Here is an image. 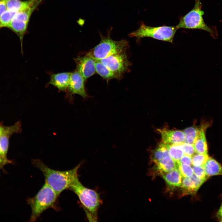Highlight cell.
<instances>
[{
    "mask_svg": "<svg viewBox=\"0 0 222 222\" xmlns=\"http://www.w3.org/2000/svg\"><path fill=\"white\" fill-rule=\"evenodd\" d=\"M217 215L218 217L221 218V220L222 219V204L217 213Z\"/></svg>",
    "mask_w": 222,
    "mask_h": 222,
    "instance_id": "4dcf8cb0",
    "label": "cell"
},
{
    "mask_svg": "<svg viewBox=\"0 0 222 222\" xmlns=\"http://www.w3.org/2000/svg\"><path fill=\"white\" fill-rule=\"evenodd\" d=\"M157 170L161 174L171 171L178 168V165L169 156H166L155 163Z\"/></svg>",
    "mask_w": 222,
    "mask_h": 222,
    "instance_id": "e0dca14e",
    "label": "cell"
},
{
    "mask_svg": "<svg viewBox=\"0 0 222 222\" xmlns=\"http://www.w3.org/2000/svg\"><path fill=\"white\" fill-rule=\"evenodd\" d=\"M32 163L42 172L45 182L58 196L64 190L68 189L74 180L79 177L78 170L81 166L80 163L72 169L60 171L49 168L40 159H32Z\"/></svg>",
    "mask_w": 222,
    "mask_h": 222,
    "instance_id": "6da1fadb",
    "label": "cell"
},
{
    "mask_svg": "<svg viewBox=\"0 0 222 222\" xmlns=\"http://www.w3.org/2000/svg\"><path fill=\"white\" fill-rule=\"evenodd\" d=\"M205 126H202L193 144L196 153L206 154L208 152V146L204 133Z\"/></svg>",
    "mask_w": 222,
    "mask_h": 222,
    "instance_id": "9a60e30c",
    "label": "cell"
},
{
    "mask_svg": "<svg viewBox=\"0 0 222 222\" xmlns=\"http://www.w3.org/2000/svg\"><path fill=\"white\" fill-rule=\"evenodd\" d=\"M96 72L104 79L107 80L113 79H118L117 76L103 64L99 60H96Z\"/></svg>",
    "mask_w": 222,
    "mask_h": 222,
    "instance_id": "ffe728a7",
    "label": "cell"
},
{
    "mask_svg": "<svg viewBox=\"0 0 222 222\" xmlns=\"http://www.w3.org/2000/svg\"><path fill=\"white\" fill-rule=\"evenodd\" d=\"M43 0H6L7 10L18 12L26 10Z\"/></svg>",
    "mask_w": 222,
    "mask_h": 222,
    "instance_id": "5bb4252c",
    "label": "cell"
},
{
    "mask_svg": "<svg viewBox=\"0 0 222 222\" xmlns=\"http://www.w3.org/2000/svg\"><path fill=\"white\" fill-rule=\"evenodd\" d=\"M169 155L168 151L165 144L163 142L160 143L153 151L151 159L156 163L165 157Z\"/></svg>",
    "mask_w": 222,
    "mask_h": 222,
    "instance_id": "7402d4cb",
    "label": "cell"
},
{
    "mask_svg": "<svg viewBox=\"0 0 222 222\" xmlns=\"http://www.w3.org/2000/svg\"><path fill=\"white\" fill-rule=\"evenodd\" d=\"M4 127L0 126V136L2 134V133L4 131Z\"/></svg>",
    "mask_w": 222,
    "mask_h": 222,
    "instance_id": "1f68e13d",
    "label": "cell"
},
{
    "mask_svg": "<svg viewBox=\"0 0 222 222\" xmlns=\"http://www.w3.org/2000/svg\"><path fill=\"white\" fill-rule=\"evenodd\" d=\"M58 196L45 182L35 196L27 200L32 211L29 221H36L44 211L54 207Z\"/></svg>",
    "mask_w": 222,
    "mask_h": 222,
    "instance_id": "277c9868",
    "label": "cell"
},
{
    "mask_svg": "<svg viewBox=\"0 0 222 222\" xmlns=\"http://www.w3.org/2000/svg\"><path fill=\"white\" fill-rule=\"evenodd\" d=\"M41 2H37L28 9L16 13L8 27L18 37L22 54L23 39L27 33L28 26L31 16Z\"/></svg>",
    "mask_w": 222,
    "mask_h": 222,
    "instance_id": "52a82bcc",
    "label": "cell"
},
{
    "mask_svg": "<svg viewBox=\"0 0 222 222\" xmlns=\"http://www.w3.org/2000/svg\"><path fill=\"white\" fill-rule=\"evenodd\" d=\"M194 174L201 179L208 178L203 166H195L192 167Z\"/></svg>",
    "mask_w": 222,
    "mask_h": 222,
    "instance_id": "83f0119b",
    "label": "cell"
},
{
    "mask_svg": "<svg viewBox=\"0 0 222 222\" xmlns=\"http://www.w3.org/2000/svg\"><path fill=\"white\" fill-rule=\"evenodd\" d=\"M178 168L182 177L183 178L190 177L193 175V169L189 165L185 164H179Z\"/></svg>",
    "mask_w": 222,
    "mask_h": 222,
    "instance_id": "484cf974",
    "label": "cell"
},
{
    "mask_svg": "<svg viewBox=\"0 0 222 222\" xmlns=\"http://www.w3.org/2000/svg\"><path fill=\"white\" fill-rule=\"evenodd\" d=\"M185 164L189 166L191 164V157L184 154L180 159L178 164Z\"/></svg>",
    "mask_w": 222,
    "mask_h": 222,
    "instance_id": "f1b7e54d",
    "label": "cell"
},
{
    "mask_svg": "<svg viewBox=\"0 0 222 222\" xmlns=\"http://www.w3.org/2000/svg\"><path fill=\"white\" fill-rule=\"evenodd\" d=\"M74 192L78 197L90 222H97L98 212L102 204L100 195L96 191L88 188L80 181L79 177L73 181L69 189Z\"/></svg>",
    "mask_w": 222,
    "mask_h": 222,
    "instance_id": "7a4b0ae2",
    "label": "cell"
},
{
    "mask_svg": "<svg viewBox=\"0 0 222 222\" xmlns=\"http://www.w3.org/2000/svg\"><path fill=\"white\" fill-rule=\"evenodd\" d=\"M0 156H2V157H3V156H2L1 154L0 153Z\"/></svg>",
    "mask_w": 222,
    "mask_h": 222,
    "instance_id": "d6a6232c",
    "label": "cell"
},
{
    "mask_svg": "<svg viewBox=\"0 0 222 222\" xmlns=\"http://www.w3.org/2000/svg\"><path fill=\"white\" fill-rule=\"evenodd\" d=\"M158 130L165 144H178L184 142L185 135L183 131L166 129H158Z\"/></svg>",
    "mask_w": 222,
    "mask_h": 222,
    "instance_id": "7c38bea8",
    "label": "cell"
},
{
    "mask_svg": "<svg viewBox=\"0 0 222 222\" xmlns=\"http://www.w3.org/2000/svg\"><path fill=\"white\" fill-rule=\"evenodd\" d=\"M178 29L175 26H163L154 27L147 26L143 22L140 27L130 33V37H136L138 40L145 37H150L156 39L172 43L175 33Z\"/></svg>",
    "mask_w": 222,
    "mask_h": 222,
    "instance_id": "8992f818",
    "label": "cell"
},
{
    "mask_svg": "<svg viewBox=\"0 0 222 222\" xmlns=\"http://www.w3.org/2000/svg\"><path fill=\"white\" fill-rule=\"evenodd\" d=\"M71 72H63L51 74L48 83L56 87L60 91L65 92L68 86Z\"/></svg>",
    "mask_w": 222,
    "mask_h": 222,
    "instance_id": "4fadbf2b",
    "label": "cell"
},
{
    "mask_svg": "<svg viewBox=\"0 0 222 222\" xmlns=\"http://www.w3.org/2000/svg\"><path fill=\"white\" fill-rule=\"evenodd\" d=\"M165 145L169 156L178 165L180 159L184 155V153L181 148L178 144H165Z\"/></svg>",
    "mask_w": 222,
    "mask_h": 222,
    "instance_id": "44dd1931",
    "label": "cell"
},
{
    "mask_svg": "<svg viewBox=\"0 0 222 222\" xmlns=\"http://www.w3.org/2000/svg\"><path fill=\"white\" fill-rule=\"evenodd\" d=\"M208 177L216 175H222V166L215 159L208 157L203 166Z\"/></svg>",
    "mask_w": 222,
    "mask_h": 222,
    "instance_id": "2e32d148",
    "label": "cell"
},
{
    "mask_svg": "<svg viewBox=\"0 0 222 222\" xmlns=\"http://www.w3.org/2000/svg\"><path fill=\"white\" fill-rule=\"evenodd\" d=\"M161 175L167 184L171 187H178L181 185L182 176L178 168Z\"/></svg>",
    "mask_w": 222,
    "mask_h": 222,
    "instance_id": "ac0fdd59",
    "label": "cell"
},
{
    "mask_svg": "<svg viewBox=\"0 0 222 222\" xmlns=\"http://www.w3.org/2000/svg\"><path fill=\"white\" fill-rule=\"evenodd\" d=\"M112 29V27H111L107 30L105 36L99 32L101 37L99 43L88 53L96 60H100L125 51L129 47L128 42L126 40L115 41L110 38Z\"/></svg>",
    "mask_w": 222,
    "mask_h": 222,
    "instance_id": "3957f363",
    "label": "cell"
},
{
    "mask_svg": "<svg viewBox=\"0 0 222 222\" xmlns=\"http://www.w3.org/2000/svg\"><path fill=\"white\" fill-rule=\"evenodd\" d=\"M85 80L80 73L76 69L71 72L69 84L66 91V97L69 102L73 103V96L76 94L85 99L88 97L84 86Z\"/></svg>",
    "mask_w": 222,
    "mask_h": 222,
    "instance_id": "9c48e42d",
    "label": "cell"
},
{
    "mask_svg": "<svg viewBox=\"0 0 222 222\" xmlns=\"http://www.w3.org/2000/svg\"><path fill=\"white\" fill-rule=\"evenodd\" d=\"M16 12L7 10L0 16V29L8 28Z\"/></svg>",
    "mask_w": 222,
    "mask_h": 222,
    "instance_id": "cb8c5ba5",
    "label": "cell"
},
{
    "mask_svg": "<svg viewBox=\"0 0 222 222\" xmlns=\"http://www.w3.org/2000/svg\"><path fill=\"white\" fill-rule=\"evenodd\" d=\"M13 133L14 132L10 127H4V131L0 136V153L4 157L6 158L9 138Z\"/></svg>",
    "mask_w": 222,
    "mask_h": 222,
    "instance_id": "d6986e66",
    "label": "cell"
},
{
    "mask_svg": "<svg viewBox=\"0 0 222 222\" xmlns=\"http://www.w3.org/2000/svg\"><path fill=\"white\" fill-rule=\"evenodd\" d=\"M76 65V70L82 75L85 80L96 72V60L88 53L74 59Z\"/></svg>",
    "mask_w": 222,
    "mask_h": 222,
    "instance_id": "30bf717a",
    "label": "cell"
},
{
    "mask_svg": "<svg viewBox=\"0 0 222 222\" xmlns=\"http://www.w3.org/2000/svg\"><path fill=\"white\" fill-rule=\"evenodd\" d=\"M208 178L201 179L193 175L190 177H184L181 183V187L184 194H195Z\"/></svg>",
    "mask_w": 222,
    "mask_h": 222,
    "instance_id": "8fae6325",
    "label": "cell"
},
{
    "mask_svg": "<svg viewBox=\"0 0 222 222\" xmlns=\"http://www.w3.org/2000/svg\"><path fill=\"white\" fill-rule=\"evenodd\" d=\"M200 128L193 126L189 127L183 131L185 135L184 142L193 145L199 132Z\"/></svg>",
    "mask_w": 222,
    "mask_h": 222,
    "instance_id": "603a6c76",
    "label": "cell"
},
{
    "mask_svg": "<svg viewBox=\"0 0 222 222\" xmlns=\"http://www.w3.org/2000/svg\"><path fill=\"white\" fill-rule=\"evenodd\" d=\"M7 10L6 0H0V16Z\"/></svg>",
    "mask_w": 222,
    "mask_h": 222,
    "instance_id": "f546056e",
    "label": "cell"
},
{
    "mask_svg": "<svg viewBox=\"0 0 222 222\" xmlns=\"http://www.w3.org/2000/svg\"><path fill=\"white\" fill-rule=\"evenodd\" d=\"M221 220V221H222V220Z\"/></svg>",
    "mask_w": 222,
    "mask_h": 222,
    "instance_id": "836d02e7",
    "label": "cell"
},
{
    "mask_svg": "<svg viewBox=\"0 0 222 222\" xmlns=\"http://www.w3.org/2000/svg\"><path fill=\"white\" fill-rule=\"evenodd\" d=\"M103 64L115 74L118 79L129 70L131 66L125 51L115 54L99 60Z\"/></svg>",
    "mask_w": 222,
    "mask_h": 222,
    "instance_id": "ba28073f",
    "label": "cell"
},
{
    "mask_svg": "<svg viewBox=\"0 0 222 222\" xmlns=\"http://www.w3.org/2000/svg\"><path fill=\"white\" fill-rule=\"evenodd\" d=\"M178 144L182 150L184 154L192 157L196 153L192 145L185 142Z\"/></svg>",
    "mask_w": 222,
    "mask_h": 222,
    "instance_id": "4316f807",
    "label": "cell"
},
{
    "mask_svg": "<svg viewBox=\"0 0 222 222\" xmlns=\"http://www.w3.org/2000/svg\"><path fill=\"white\" fill-rule=\"evenodd\" d=\"M208 157L207 154H194L191 157V164L195 166H203Z\"/></svg>",
    "mask_w": 222,
    "mask_h": 222,
    "instance_id": "d4e9b609",
    "label": "cell"
},
{
    "mask_svg": "<svg viewBox=\"0 0 222 222\" xmlns=\"http://www.w3.org/2000/svg\"><path fill=\"white\" fill-rule=\"evenodd\" d=\"M203 5L201 0H195L193 8L187 14L180 18L179 22L176 26L180 28L189 29H199L208 32L214 38L218 36L216 27L208 26L205 23L203 15L204 11L202 10Z\"/></svg>",
    "mask_w": 222,
    "mask_h": 222,
    "instance_id": "5b68a950",
    "label": "cell"
}]
</instances>
